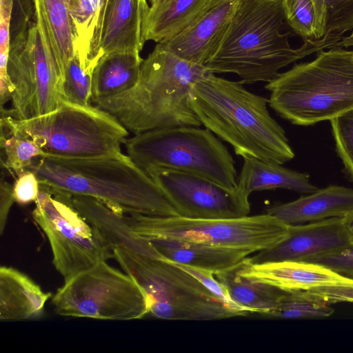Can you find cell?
<instances>
[{
	"instance_id": "9a60e30c",
	"label": "cell",
	"mask_w": 353,
	"mask_h": 353,
	"mask_svg": "<svg viewBox=\"0 0 353 353\" xmlns=\"http://www.w3.org/2000/svg\"><path fill=\"white\" fill-rule=\"evenodd\" d=\"M240 0H209L185 30L159 44L179 57L204 65L219 48Z\"/></svg>"
},
{
	"instance_id": "e575fe53",
	"label": "cell",
	"mask_w": 353,
	"mask_h": 353,
	"mask_svg": "<svg viewBox=\"0 0 353 353\" xmlns=\"http://www.w3.org/2000/svg\"><path fill=\"white\" fill-rule=\"evenodd\" d=\"M12 188L15 202L21 205L35 202L41 189L37 175L30 169L16 176Z\"/></svg>"
},
{
	"instance_id": "ac0fdd59",
	"label": "cell",
	"mask_w": 353,
	"mask_h": 353,
	"mask_svg": "<svg viewBox=\"0 0 353 353\" xmlns=\"http://www.w3.org/2000/svg\"><path fill=\"white\" fill-rule=\"evenodd\" d=\"M352 212L353 189L335 185L266 210L267 214L290 225L343 218Z\"/></svg>"
},
{
	"instance_id": "6da1fadb",
	"label": "cell",
	"mask_w": 353,
	"mask_h": 353,
	"mask_svg": "<svg viewBox=\"0 0 353 353\" xmlns=\"http://www.w3.org/2000/svg\"><path fill=\"white\" fill-rule=\"evenodd\" d=\"M124 214L106 208L97 216L94 224L111 245L113 258L145 292L149 314L174 321H214L241 316L197 279L132 231Z\"/></svg>"
},
{
	"instance_id": "836d02e7",
	"label": "cell",
	"mask_w": 353,
	"mask_h": 353,
	"mask_svg": "<svg viewBox=\"0 0 353 353\" xmlns=\"http://www.w3.org/2000/svg\"><path fill=\"white\" fill-rule=\"evenodd\" d=\"M14 0H1L0 6V82L10 81L8 62L10 46V28Z\"/></svg>"
},
{
	"instance_id": "e0dca14e",
	"label": "cell",
	"mask_w": 353,
	"mask_h": 353,
	"mask_svg": "<svg viewBox=\"0 0 353 353\" xmlns=\"http://www.w3.org/2000/svg\"><path fill=\"white\" fill-rule=\"evenodd\" d=\"M149 8L147 0H107L99 56L114 52L140 54L145 42L143 26Z\"/></svg>"
},
{
	"instance_id": "d6986e66",
	"label": "cell",
	"mask_w": 353,
	"mask_h": 353,
	"mask_svg": "<svg viewBox=\"0 0 353 353\" xmlns=\"http://www.w3.org/2000/svg\"><path fill=\"white\" fill-rule=\"evenodd\" d=\"M148 240L166 259L214 274L231 270L254 254L245 249L215 246L167 239Z\"/></svg>"
},
{
	"instance_id": "b9f144b4",
	"label": "cell",
	"mask_w": 353,
	"mask_h": 353,
	"mask_svg": "<svg viewBox=\"0 0 353 353\" xmlns=\"http://www.w3.org/2000/svg\"><path fill=\"white\" fill-rule=\"evenodd\" d=\"M154 2V1H153Z\"/></svg>"
},
{
	"instance_id": "f35d334b",
	"label": "cell",
	"mask_w": 353,
	"mask_h": 353,
	"mask_svg": "<svg viewBox=\"0 0 353 353\" xmlns=\"http://www.w3.org/2000/svg\"><path fill=\"white\" fill-rule=\"evenodd\" d=\"M343 223L351 245L353 246V212L343 217Z\"/></svg>"
},
{
	"instance_id": "44dd1931",
	"label": "cell",
	"mask_w": 353,
	"mask_h": 353,
	"mask_svg": "<svg viewBox=\"0 0 353 353\" xmlns=\"http://www.w3.org/2000/svg\"><path fill=\"white\" fill-rule=\"evenodd\" d=\"M32 2L38 28L64 80L68 63L75 55V37L69 13V0H32Z\"/></svg>"
},
{
	"instance_id": "4316f807",
	"label": "cell",
	"mask_w": 353,
	"mask_h": 353,
	"mask_svg": "<svg viewBox=\"0 0 353 353\" xmlns=\"http://www.w3.org/2000/svg\"><path fill=\"white\" fill-rule=\"evenodd\" d=\"M285 21L304 41L323 42L327 10L323 0H283Z\"/></svg>"
},
{
	"instance_id": "d590c367",
	"label": "cell",
	"mask_w": 353,
	"mask_h": 353,
	"mask_svg": "<svg viewBox=\"0 0 353 353\" xmlns=\"http://www.w3.org/2000/svg\"><path fill=\"white\" fill-rule=\"evenodd\" d=\"M307 295L327 304L353 303V285H332L304 291Z\"/></svg>"
},
{
	"instance_id": "52a82bcc",
	"label": "cell",
	"mask_w": 353,
	"mask_h": 353,
	"mask_svg": "<svg viewBox=\"0 0 353 353\" xmlns=\"http://www.w3.org/2000/svg\"><path fill=\"white\" fill-rule=\"evenodd\" d=\"M128 155L147 174L159 170L196 174L228 189L237 188L235 161L210 130L175 126L148 130L127 138Z\"/></svg>"
},
{
	"instance_id": "1f68e13d",
	"label": "cell",
	"mask_w": 353,
	"mask_h": 353,
	"mask_svg": "<svg viewBox=\"0 0 353 353\" xmlns=\"http://www.w3.org/2000/svg\"><path fill=\"white\" fill-rule=\"evenodd\" d=\"M330 121L337 154L353 181V108Z\"/></svg>"
},
{
	"instance_id": "2e32d148",
	"label": "cell",
	"mask_w": 353,
	"mask_h": 353,
	"mask_svg": "<svg viewBox=\"0 0 353 353\" xmlns=\"http://www.w3.org/2000/svg\"><path fill=\"white\" fill-rule=\"evenodd\" d=\"M234 269L237 274L248 279L267 283L288 292L353 285L352 279L327 266L308 261H280L256 263L247 257Z\"/></svg>"
},
{
	"instance_id": "7402d4cb",
	"label": "cell",
	"mask_w": 353,
	"mask_h": 353,
	"mask_svg": "<svg viewBox=\"0 0 353 353\" xmlns=\"http://www.w3.org/2000/svg\"><path fill=\"white\" fill-rule=\"evenodd\" d=\"M237 188L248 196L256 191L285 189L310 194L318 190L310 181V176L283 167L281 164L244 157Z\"/></svg>"
},
{
	"instance_id": "8fae6325",
	"label": "cell",
	"mask_w": 353,
	"mask_h": 353,
	"mask_svg": "<svg viewBox=\"0 0 353 353\" xmlns=\"http://www.w3.org/2000/svg\"><path fill=\"white\" fill-rule=\"evenodd\" d=\"M52 303L57 314L66 316L125 321L150 312L148 298L137 281L106 261L64 282Z\"/></svg>"
},
{
	"instance_id": "f1b7e54d",
	"label": "cell",
	"mask_w": 353,
	"mask_h": 353,
	"mask_svg": "<svg viewBox=\"0 0 353 353\" xmlns=\"http://www.w3.org/2000/svg\"><path fill=\"white\" fill-rule=\"evenodd\" d=\"M330 304L312 298L304 291H286L276 307L266 316L285 319H307L330 316Z\"/></svg>"
},
{
	"instance_id": "5b68a950",
	"label": "cell",
	"mask_w": 353,
	"mask_h": 353,
	"mask_svg": "<svg viewBox=\"0 0 353 353\" xmlns=\"http://www.w3.org/2000/svg\"><path fill=\"white\" fill-rule=\"evenodd\" d=\"M208 71L157 43L143 59L132 88L94 104L114 115L134 134L169 127H200L190 94L194 83Z\"/></svg>"
},
{
	"instance_id": "8992f818",
	"label": "cell",
	"mask_w": 353,
	"mask_h": 353,
	"mask_svg": "<svg viewBox=\"0 0 353 353\" xmlns=\"http://www.w3.org/2000/svg\"><path fill=\"white\" fill-rule=\"evenodd\" d=\"M325 50L265 85L270 107L294 125L330 121L353 108V50Z\"/></svg>"
},
{
	"instance_id": "4dcf8cb0",
	"label": "cell",
	"mask_w": 353,
	"mask_h": 353,
	"mask_svg": "<svg viewBox=\"0 0 353 353\" xmlns=\"http://www.w3.org/2000/svg\"><path fill=\"white\" fill-rule=\"evenodd\" d=\"M327 10V23L323 42L335 47L343 35L353 30V0H323Z\"/></svg>"
},
{
	"instance_id": "8d00e7d4",
	"label": "cell",
	"mask_w": 353,
	"mask_h": 353,
	"mask_svg": "<svg viewBox=\"0 0 353 353\" xmlns=\"http://www.w3.org/2000/svg\"><path fill=\"white\" fill-rule=\"evenodd\" d=\"M310 262L327 266L335 272L353 279V246L337 253L316 258Z\"/></svg>"
},
{
	"instance_id": "7a4b0ae2",
	"label": "cell",
	"mask_w": 353,
	"mask_h": 353,
	"mask_svg": "<svg viewBox=\"0 0 353 353\" xmlns=\"http://www.w3.org/2000/svg\"><path fill=\"white\" fill-rule=\"evenodd\" d=\"M28 169L52 194L90 196L127 214L179 216L155 181L121 151L81 158L45 152Z\"/></svg>"
},
{
	"instance_id": "f546056e",
	"label": "cell",
	"mask_w": 353,
	"mask_h": 353,
	"mask_svg": "<svg viewBox=\"0 0 353 353\" xmlns=\"http://www.w3.org/2000/svg\"><path fill=\"white\" fill-rule=\"evenodd\" d=\"M92 73L85 70L74 56L68 63L65 72L63 99L79 105H91Z\"/></svg>"
},
{
	"instance_id": "7c38bea8",
	"label": "cell",
	"mask_w": 353,
	"mask_h": 353,
	"mask_svg": "<svg viewBox=\"0 0 353 353\" xmlns=\"http://www.w3.org/2000/svg\"><path fill=\"white\" fill-rule=\"evenodd\" d=\"M32 216L46 234L64 282L113 258L110 243L64 196L41 187Z\"/></svg>"
},
{
	"instance_id": "484cf974",
	"label": "cell",
	"mask_w": 353,
	"mask_h": 353,
	"mask_svg": "<svg viewBox=\"0 0 353 353\" xmlns=\"http://www.w3.org/2000/svg\"><path fill=\"white\" fill-rule=\"evenodd\" d=\"M232 299L252 313L267 315L280 303L286 291L237 274L234 268L214 274Z\"/></svg>"
},
{
	"instance_id": "ffe728a7",
	"label": "cell",
	"mask_w": 353,
	"mask_h": 353,
	"mask_svg": "<svg viewBox=\"0 0 353 353\" xmlns=\"http://www.w3.org/2000/svg\"><path fill=\"white\" fill-rule=\"evenodd\" d=\"M51 296L24 273L11 267L0 268L1 321L37 319Z\"/></svg>"
},
{
	"instance_id": "d6a6232c",
	"label": "cell",
	"mask_w": 353,
	"mask_h": 353,
	"mask_svg": "<svg viewBox=\"0 0 353 353\" xmlns=\"http://www.w3.org/2000/svg\"><path fill=\"white\" fill-rule=\"evenodd\" d=\"M176 264L197 279L214 295H215L223 303L238 312L241 316H246L248 314L252 313L248 309L237 304L232 299L227 290L216 279L214 272L192 266L178 263Z\"/></svg>"
},
{
	"instance_id": "30bf717a",
	"label": "cell",
	"mask_w": 353,
	"mask_h": 353,
	"mask_svg": "<svg viewBox=\"0 0 353 353\" xmlns=\"http://www.w3.org/2000/svg\"><path fill=\"white\" fill-rule=\"evenodd\" d=\"M10 33L8 73L13 85L12 108L1 110L16 119H29L56 110L63 99V80L52 51L30 17H20Z\"/></svg>"
},
{
	"instance_id": "60d3db41",
	"label": "cell",
	"mask_w": 353,
	"mask_h": 353,
	"mask_svg": "<svg viewBox=\"0 0 353 353\" xmlns=\"http://www.w3.org/2000/svg\"><path fill=\"white\" fill-rule=\"evenodd\" d=\"M155 0H150V3H152L153 1H154Z\"/></svg>"
},
{
	"instance_id": "d4e9b609",
	"label": "cell",
	"mask_w": 353,
	"mask_h": 353,
	"mask_svg": "<svg viewBox=\"0 0 353 353\" xmlns=\"http://www.w3.org/2000/svg\"><path fill=\"white\" fill-rule=\"evenodd\" d=\"M143 61L139 53L103 54L92 73V102L95 103L132 88L138 81Z\"/></svg>"
},
{
	"instance_id": "3957f363",
	"label": "cell",
	"mask_w": 353,
	"mask_h": 353,
	"mask_svg": "<svg viewBox=\"0 0 353 353\" xmlns=\"http://www.w3.org/2000/svg\"><path fill=\"white\" fill-rule=\"evenodd\" d=\"M268 103V99L239 81L210 71L194 83L190 94L191 107L201 125L229 143L236 155L283 165L294 153Z\"/></svg>"
},
{
	"instance_id": "ab89813d",
	"label": "cell",
	"mask_w": 353,
	"mask_h": 353,
	"mask_svg": "<svg viewBox=\"0 0 353 353\" xmlns=\"http://www.w3.org/2000/svg\"><path fill=\"white\" fill-rule=\"evenodd\" d=\"M353 46V31L347 37H343L335 47L348 48Z\"/></svg>"
},
{
	"instance_id": "277c9868",
	"label": "cell",
	"mask_w": 353,
	"mask_h": 353,
	"mask_svg": "<svg viewBox=\"0 0 353 353\" xmlns=\"http://www.w3.org/2000/svg\"><path fill=\"white\" fill-rule=\"evenodd\" d=\"M283 0H240L216 53L204 67L212 73H234L241 84L269 83L280 69L326 49L320 41H304L298 48L289 42Z\"/></svg>"
},
{
	"instance_id": "603a6c76",
	"label": "cell",
	"mask_w": 353,
	"mask_h": 353,
	"mask_svg": "<svg viewBox=\"0 0 353 353\" xmlns=\"http://www.w3.org/2000/svg\"><path fill=\"white\" fill-rule=\"evenodd\" d=\"M209 0H155L144 19L145 41L157 43L169 40L188 27Z\"/></svg>"
},
{
	"instance_id": "74e56055",
	"label": "cell",
	"mask_w": 353,
	"mask_h": 353,
	"mask_svg": "<svg viewBox=\"0 0 353 353\" xmlns=\"http://www.w3.org/2000/svg\"><path fill=\"white\" fill-rule=\"evenodd\" d=\"M15 201L12 185L5 179L3 172L1 171L0 182V233L2 235L10 208Z\"/></svg>"
},
{
	"instance_id": "9c48e42d",
	"label": "cell",
	"mask_w": 353,
	"mask_h": 353,
	"mask_svg": "<svg viewBox=\"0 0 353 353\" xmlns=\"http://www.w3.org/2000/svg\"><path fill=\"white\" fill-rule=\"evenodd\" d=\"M135 234L145 239H167L245 249L256 253L283 241L289 225L267 213L236 219H192L125 214Z\"/></svg>"
},
{
	"instance_id": "4fadbf2b",
	"label": "cell",
	"mask_w": 353,
	"mask_h": 353,
	"mask_svg": "<svg viewBox=\"0 0 353 353\" xmlns=\"http://www.w3.org/2000/svg\"><path fill=\"white\" fill-rule=\"evenodd\" d=\"M179 212L192 219H236L250 212L249 196L207 178L187 172L159 170L149 174Z\"/></svg>"
},
{
	"instance_id": "cb8c5ba5",
	"label": "cell",
	"mask_w": 353,
	"mask_h": 353,
	"mask_svg": "<svg viewBox=\"0 0 353 353\" xmlns=\"http://www.w3.org/2000/svg\"><path fill=\"white\" fill-rule=\"evenodd\" d=\"M107 0H69L75 37V55L81 65L93 72L99 54L103 16Z\"/></svg>"
},
{
	"instance_id": "5bb4252c",
	"label": "cell",
	"mask_w": 353,
	"mask_h": 353,
	"mask_svg": "<svg viewBox=\"0 0 353 353\" xmlns=\"http://www.w3.org/2000/svg\"><path fill=\"white\" fill-rule=\"evenodd\" d=\"M352 247L343 218L289 225L288 235L270 248L248 256L252 263L311 261Z\"/></svg>"
},
{
	"instance_id": "83f0119b",
	"label": "cell",
	"mask_w": 353,
	"mask_h": 353,
	"mask_svg": "<svg viewBox=\"0 0 353 353\" xmlns=\"http://www.w3.org/2000/svg\"><path fill=\"white\" fill-rule=\"evenodd\" d=\"M1 167L17 176L28 169L33 161L45 154L43 150L32 139L23 137L1 125Z\"/></svg>"
},
{
	"instance_id": "ba28073f",
	"label": "cell",
	"mask_w": 353,
	"mask_h": 353,
	"mask_svg": "<svg viewBox=\"0 0 353 353\" xmlns=\"http://www.w3.org/2000/svg\"><path fill=\"white\" fill-rule=\"evenodd\" d=\"M1 125L34 141L46 153L81 158L121 152L129 131L97 105L63 99L54 110L29 119L1 114Z\"/></svg>"
}]
</instances>
